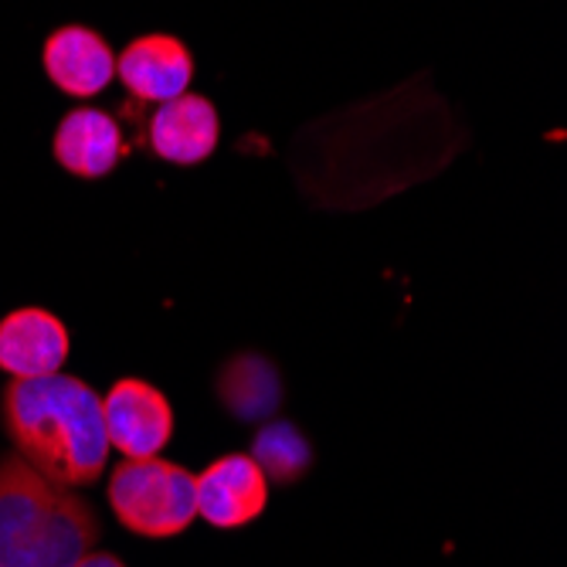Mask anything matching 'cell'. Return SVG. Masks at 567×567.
<instances>
[{
  "mask_svg": "<svg viewBox=\"0 0 567 567\" xmlns=\"http://www.w3.org/2000/svg\"><path fill=\"white\" fill-rule=\"evenodd\" d=\"M102 425L110 449H120L126 458H150L161 455L174 435V408L161 388L123 378L102 394Z\"/></svg>",
  "mask_w": 567,
  "mask_h": 567,
  "instance_id": "277c9868",
  "label": "cell"
},
{
  "mask_svg": "<svg viewBox=\"0 0 567 567\" xmlns=\"http://www.w3.org/2000/svg\"><path fill=\"white\" fill-rule=\"evenodd\" d=\"M44 72L65 95H99L116 75V55L99 31L69 24L44 41Z\"/></svg>",
  "mask_w": 567,
  "mask_h": 567,
  "instance_id": "9c48e42d",
  "label": "cell"
},
{
  "mask_svg": "<svg viewBox=\"0 0 567 567\" xmlns=\"http://www.w3.org/2000/svg\"><path fill=\"white\" fill-rule=\"evenodd\" d=\"M251 458L259 462L266 480L296 483L309 470V442L289 422H272L255 439Z\"/></svg>",
  "mask_w": 567,
  "mask_h": 567,
  "instance_id": "7c38bea8",
  "label": "cell"
},
{
  "mask_svg": "<svg viewBox=\"0 0 567 567\" xmlns=\"http://www.w3.org/2000/svg\"><path fill=\"white\" fill-rule=\"evenodd\" d=\"M218 394L245 422L269 419L282 398L279 371L259 353H238L235 360H228L218 378Z\"/></svg>",
  "mask_w": 567,
  "mask_h": 567,
  "instance_id": "8fae6325",
  "label": "cell"
},
{
  "mask_svg": "<svg viewBox=\"0 0 567 567\" xmlns=\"http://www.w3.org/2000/svg\"><path fill=\"white\" fill-rule=\"evenodd\" d=\"M197 517H204L218 530H238L262 517L269 503V480L259 462L245 452L221 455L200 476H194Z\"/></svg>",
  "mask_w": 567,
  "mask_h": 567,
  "instance_id": "5b68a950",
  "label": "cell"
},
{
  "mask_svg": "<svg viewBox=\"0 0 567 567\" xmlns=\"http://www.w3.org/2000/svg\"><path fill=\"white\" fill-rule=\"evenodd\" d=\"M126 143L120 123L102 110H72L55 130V161L85 181H99L116 171Z\"/></svg>",
  "mask_w": 567,
  "mask_h": 567,
  "instance_id": "30bf717a",
  "label": "cell"
},
{
  "mask_svg": "<svg viewBox=\"0 0 567 567\" xmlns=\"http://www.w3.org/2000/svg\"><path fill=\"white\" fill-rule=\"evenodd\" d=\"M95 509L11 452L0 455V567H72L99 540Z\"/></svg>",
  "mask_w": 567,
  "mask_h": 567,
  "instance_id": "7a4b0ae2",
  "label": "cell"
},
{
  "mask_svg": "<svg viewBox=\"0 0 567 567\" xmlns=\"http://www.w3.org/2000/svg\"><path fill=\"white\" fill-rule=\"evenodd\" d=\"M0 419L14 452L59 486H92L106 473L110 439L102 394L69 374L14 378L0 394Z\"/></svg>",
  "mask_w": 567,
  "mask_h": 567,
  "instance_id": "6da1fadb",
  "label": "cell"
},
{
  "mask_svg": "<svg viewBox=\"0 0 567 567\" xmlns=\"http://www.w3.org/2000/svg\"><path fill=\"white\" fill-rule=\"evenodd\" d=\"M72 567H126L120 557H113V554H106V550H89L85 557H79Z\"/></svg>",
  "mask_w": 567,
  "mask_h": 567,
  "instance_id": "4fadbf2b",
  "label": "cell"
},
{
  "mask_svg": "<svg viewBox=\"0 0 567 567\" xmlns=\"http://www.w3.org/2000/svg\"><path fill=\"white\" fill-rule=\"evenodd\" d=\"M221 136V120L212 99L204 95H177L171 102H161V110L150 120V146L161 161L194 167L208 161Z\"/></svg>",
  "mask_w": 567,
  "mask_h": 567,
  "instance_id": "ba28073f",
  "label": "cell"
},
{
  "mask_svg": "<svg viewBox=\"0 0 567 567\" xmlns=\"http://www.w3.org/2000/svg\"><path fill=\"white\" fill-rule=\"evenodd\" d=\"M116 75L143 102H171L194 79V55L174 34H143L123 48Z\"/></svg>",
  "mask_w": 567,
  "mask_h": 567,
  "instance_id": "52a82bcc",
  "label": "cell"
},
{
  "mask_svg": "<svg viewBox=\"0 0 567 567\" xmlns=\"http://www.w3.org/2000/svg\"><path fill=\"white\" fill-rule=\"evenodd\" d=\"M69 360V327L41 306H21L0 320V371L11 378L59 374Z\"/></svg>",
  "mask_w": 567,
  "mask_h": 567,
  "instance_id": "8992f818",
  "label": "cell"
},
{
  "mask_svg": "<svg viewBox=\"0 0 567 567\" xmlns=\"http://www.w3.org/2000/svg\"><path fill=\"white\" fill-rule=\"evenodd\" d=\"M106 493L116 520L140 537H177L197 517L194 473L161 455L123 458Z\"/></svg>",
  "mask_w": 567,
  "mask_h": 567,
  "instance_id": "3957f363",
  "label": "cell"
}]
</instances>
